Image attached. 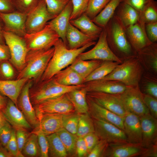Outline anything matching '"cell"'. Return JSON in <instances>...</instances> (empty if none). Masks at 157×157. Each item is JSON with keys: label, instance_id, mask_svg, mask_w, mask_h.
Instances as JSON below:
<instances>
[{"label": "cell", "instance_id": "cell-1", "mask_svg": "<svg viewBox=\"0 0 157 157\" xmlns=\"http://www.w3.org/2000/svg\"><path fill=\"white\" fill-rule=\"evenodd\" d=\"M108 44L113 53L122 62L136 56L127 38L125 27L114 15L104 28Z\"/></svg>", "mask_w": 157, "mask_h": 157}, {"label": "cell", "instance_id": "cell-2", "mask_svg": "<svg viewBox=\"0 0 157 157\" xmlns=\"http://www.w3.org/2000/svg\"><path fill=\"white\" fill-rule=\"evenodd\" d=\"M96 43L92 41L80 48L70 49L60 38L53 46V54L40 81L53 77L57 72L72 64L81 53Z\"/></svg>", "mask_w": 157, "mask_h": 157}, {"label": "cell", "instance_id": "cell-3", "mask_svg": "<svg viewBox=\"0 0 157 157\" xmlns=\"http://www.w3.org/2000/svg\"><path fill=\"white\" fill-rule=\"evenodd\" d=\"M53 47L47 49L28 51L24 67L18 73L16 79L27 78L35 83L39 82L51 58Z\"/></svg>", "mask_w": 157, "mask_h": 157}, {"label": "cell", "instance_id": "cell-4", "mask_svg": "<svg viewBox=\"0 0 157 157\" xmlns=\"http://www.w3.org/2000/svg\"><path fill=\"white\" fill-rule=\"evenodd\" d=\"M85 86L83 84L77 85L65 86L58 83L53 77L44 81H40L33 85L29 90V96L33 106L49 99L68 93Z\"/></svg>", "mask_w": 157, "mask_h": 157}, {"label": "cell", "instance_id": "cell-5", "mask_svg": "<svg viewBox=\"0 0 157 157\" xmlns=\"http://www.w3.org/2000/svg\"><path fill=\"white\" fill-rule=\"evenodd\" d=\"M144 71L136 56L123 61L102 79L117 81L127 86H134L139 85Z\"/></svg>", "mask_w": 157, "mask_h": 157}, {"label": "cell", "instance_id": "cell-6", "mask_svg": "<svg viewBox=\"0 0 157 157\" xmlns=\"http://www.w3.org/2000/svg\"><path fill=\"white\" fill-rule=\"evenodd\" d=\"M115 94L127 112L139 117L150 113L143 101L139 85L129 86L123 92Z\"/></svg>", "mask_w": 157, "mask_h": 157}, {"label": "cell", "instance_id": "cell-7", "mask_svg": "<svg viewBox=\"0 0 157 157\" xmlns=\"http://www.w3.org/2000/svg\"><path fill=\"white\" fill-rule=\"evenodd\" d=\"M3 33L5 43L10 53L9 60L19 73L25 66L26 58L28 51L26 42L23 37L11 32L3 30Z\"/></svg>", "mask_w": 157, "mask_h": 157}, {"label": "cell", "instance_id": "cell-8", "mask_svg": "<svg viewBox=\"0 0 157 157\" xmlns=\"http://www.w3.org/2000/svg\"><path fill=\"white\" fill-rule=\"evenodd\" d=\"M23 38L28 51L48 49L53 47L60 38L47 24L42 30L32 33H26Z\"/></svg>", "mask_w": 157, "mask_h": 157}, {"label": "cell", "instance_id": "cell-9", "mask_svg": "<svg viewBox=\"0 0 157 157\" xmlns=\"http://www.w3.org/2000/svg\"><path fill=\"white\" fill-rule=\"evenodd\" d=\"M33 107L36 116L45 114L65 115L75 112L74 106L67 93L47 100L33 106Z\"/></svg>", "mask_w": 157, "mask_h": 157}, {"label": "cell", "instance_id": "cell-10", "mask_svg": "<svg viewBox=\"0 0 157 157\" xmlns=\"http://www.w3.org/2000/svg\"><path fill=\"white\" fill-rule=\"evenodd\" d=\"M53 18L47 10L44 0H40L36 6L27 14L25 24L26 33H32L42 30Z\"/></svg>", "mask_w": 157, "mask_h": 157}, {"label": "cell", "instance_id": "cell-11", "mask_svg": "<svg viewBox=\"0 0 157 157\" xmlns=\"http://www.w3.org/2000/svg\"><path fill=\"white\" fill-rule=\"evenodd\" d=\"M98 40L90 50L81 53L76 58L84 60H111L121 63L122 61L117 57L109 48L106 40L105 30L103 29Z\"/></svg>", "mask_w": 157, "mask_h": 157}, {"label": "cell", "instance_id": "cell-12", "mask_svg": "<svg viewBox=\"0 0 157 157\" xmlns=\"http://www.w3.org/2000/svg\"><path fill=\"white\" fill-rule=\"evenodd\" d=\"M93 119L94 133L100 140H105L111 144L128 142L126 136L122 130L110 123Z\"/></svg>", "mask_w": 157, "mask_h": 157}, {"label": "cell", "instance_id": "cell-13", "mask_svg": "<svg viewBox=\"0 0 157 157\" xmlns=\"http://www.w3.org/2000/svg\"><path fill=\"white\" fill-rule=\"evenodd\" d=\"M86 96L101 106L124 117L127 112L115 94L99 92H87Z\"/></svg>", "mask_w": 157, "mask_h": 157}, {"label": "cell", "instance_id": "cell-14", "mask_svg": "<svg viewBox=\"0 0 157 157\" xmlns=\"http://www.w3.org/2000/svg\"><path fill=\"white\" fill-rule=\"evenodd\" d=\"M33 85V81L29 79L24 86L17 99V106L34 129L38 126L39 121L29 96V90Z\"/></svg>", "mask_w": 157, "mask_h": 157}, {"label": "cell", "instance_id": "cell-15", "mask_svg": "<svg viewBox=\"0 0 157 157\" xmlns=\"http://www.w3.org/2000/svg\"><path fill=\"white\" fill-rule=\"evenodd\" d=\"M148 148L143 147L141 143L127 142L117 144H109L104 157H140L147 151Z\"/></svg>", "mask_w": 157, "mask_h": 157}, {"label": "cell", "instance_id": "cell-16", "mask_svg": "<svg viewBox=\"0 0 157 157\" xmlns=\"http://www.w3.org/2000/svg\"><path fill=\"white\" fill-rule=\"evenodd\" d=\"M86 100L88 113L92 119L110 123L123 130L124 117L101 106L87 96Z\"/></svg>", "mask_w": 157, "mask_h": 157}, {"label": "cell", "instance_id": "cell-17", "mask_svg": "<svg viewBox=\"0 0 157 157\" xmlns=\"http://www.w3.org/2000/svg\"><path fill=\"white\" fill-rule=\"evenodd\" d=\"M39 124L31 132L37 135H47L56 133L63 128V115L57 114H45L36 116Z\"/></svg>", "mask_w": 157, "mask_h": 157}, {"label": "cell", "instance_id": "cell-18", "mask_svg": "<svg viewBox=\"0 0 157 157\" xmlns=\"http://www.w3.org/2000/svg\"><path fill=\"white\" fill-rule=\"evenodd\" d=\"M27 14L17 10L7 13H0L4 31L23 37L26 33L25 24Z\"/></svg>", "mask_w": 157, "mask_h": 157}, {"label": "cell", "instance_id": "cell-19", "mask_svg": "<svg viewBox=\"0 0 157 157\" xmlns=\"http://www.w3.org/2000/svg\"><path fill=\"white\" fill-rule=\"evenodd\" d=\"M126 33L131 45L136 53L152 43L148 38L145 24L138 22L125 27Z\"/></svg>", "mask_w": 157, "mask_h": 157}, {"label": "cell", "instance_id": "cell-20", "mask_svg": "<svg viewBox=\"0 0 157 157\" xmlns=\"http://www.w3.org/2000/svg\"><path fill=\"white\" fill-rule=\"evenodd\" d=\"M142 131L141 143L144 147L148 148L157 143V120L150 113L139 117Z\"/></svg>", "mask_w": 157, "mask_h": 157}, {"label": "cell", "instance_id": "cell-21", "mask_svg": "<svg viewBox=\"0 0 157 157\" xmlns=\"http://www.w3.org/2000/svg\"><path fill=\"white\" fill-rule=\"evenodd\" d=\"M87 92H99L117 94L124 91L129 87L119 81L100 79L84 83Z\"/></svg>", "mask_w": 157, "mask_h": 157}, {"label": "cell", "instance_id": "cell-22", "mask_svg": "<svg viewBox=\"0 0 157 157\" xmlns=\"http://www.w3.org/2000/svg\"><path fill=\"white\" fill-rule=\"evenodd\" d=\"M123 125L128 142L141 143L142 136L139 116L127 112L124 117Z\"/></svg>", "mask_w": 157, "mask_h": 157}, {"label": "cell", "instance_id": "cell-23", "mask_svg": "<svg viewBox=\"0 0 157 157\" xmlns=\"http://www.w3.org/2000/svg\"><path fill=\"white\" fill-rule=\"evenodd\" d=\"M72 8L71 1L69 0L63 10L47 23L57 33L67 46L66 34Z\"/></svg>", "mask_w": 157, "mask_h": 157}, {"label": "cell", "instance_id": "cell-24", "mask_svg": "<svg viewBox=\"0 0 157 157\" xmlns=\"http://www.w3.org/2000/svg\"><path fill=\"white\" fill-rule=\"evenodd\" d=\"M7 121L15 130L31 129L32 127L15 103L8 99L6 107L2 110Z\"/></svg>", "mask_w": 157, "mask_h": 157}, {"label": "cell", "instance_id": "cell-25", "mask_svg": "<svg viewBox=\"0 0 157 157\" xmlns=\"http://www.w3.org/2000/svg\"><path fill=\"white\" fill-rule=\"evenodd\" d=\"M144 71L157 76V43H152L137 53Z\"/></svg>", "mask_w": 157, "mask_h": 157}, {"label": "cell", "instance_id": "cell-26", "mask_svg": "<svg viewBox=\"0 0 157 157\" xmlns=\"http://www.w3.org/2000/svg\"><path fill=\"white\" fill-rule=\"evenodd\" d=\"M29 80L27 78L0 79V93L12 101L17 106L18 97L23 87Z\"/></svg>", "mask_w": 157, "mask_h": 157}, {"label": "cell", "instance_id": "cell-27", "mask_svg": "<svg viewBox=\"0 0 157 157\" xmlns=\"http://www.w3.org/2000/svg\"><path fill=\"white\" fill-rule=\"evenodd\" d=\"M70 23L81 32L93 38H98L103 29L94 23L85 13L74 19L70 20Z\"/></svg>", "mask_w": 157, "mask_h": 157}, {"label": "cell", "instance_id": "cell-28", "mask_svg": "<svg viewBox=\"0 0 157 157\" xmlns=\"http://www.w3.org/2000/svg\"><path fill=\"white\" fill-rule=\"evenodd\" d=\"M67 47L70 49H76L84 46L94 40L84 34L71 24L69 22L66 34Z\"/></svg>", "mask_w": 157, "mask_h": 157}, {"label": "cell", "instance_id": "cell-29", "mask_svg": "<svg viewBox=\"0 0 157 157\" xmlns=\"http://www.w3.org/2000/svg\"><path fill=\"white\" fill-rule=\"evenodd\" d=\"M126 27L138 22L140 14L131 6L124 2H120L114 15Z\"/></svg>", "mask_w": 157, "mask_h": 157}, {"label": "cell", "instance_id": "cell-30", "mask_svg": "<svg viewBox=\"0 0 157 157\" xmlns=\"http://www.w3.org/2000/svg\"><path fill=\"white\" fill-rule=\"evenodd\" d=\"M87 90L85 86L67 93L75 112L78 114L88 113V107L86 100Z\"/></svg>", "mask_w": 157, "mask_h": 157}, {"label": "cell", "instance_id": "cell-31", "mask_svg": "<svg viewBox=\"0 0 157 157\" xmlns=\"http://www.w3.org/2000/svg\"><path fill=\"white\" fill-rule=\"evenodd\" d=\"M53 77L58 83L65 86L83 84V79L69 66L57 72Z\"/></svg>", "mask_w": 157, "mask_h": 157}, {"label": "cell", "instance_id": "cell-32", "mask_svg": "<svg viewBox=\"0 0 157 157\" xmlns=\"http://www.w3.org/2000/svg\"><path fill=\"white\" fill-rule=\"evenodd\" d=\"M122 1V0H110L100 13L92 19V21L103 29L104 28L114 16L118 6Z\"/></svg>", "mask_w": 157, "mask_h": 157}, {"label": "cell", "instance_id": "cell-33", "mask_svg": "<svg viewBox=\"0 0 157 157\" xmlns=\"http://www.w3.org/2000/svg\"><path fill=\"white\" fill-rule=\"evenodd\" d=\"M103 61L97 60H84L76 58L69 66L74 70L84 81Z\"/></svg>", "mask_w": 157, "mask_h": 157}, {"label": "cell", "instance_id": "cell-34", "mask_svg": "<svg viewBox=\"0 0 157 157\" xmlns=\"http://www.w3.org/2000/svg\"><path fill=\"white\" fill-rule=\"evenodd\" d=\"M139 85L142 93L157 99V76L144 71Z\"/></svg>", "mask_w": 157, "mask_h": 157}, {"label": "cell", "instance_id": "cell-35", "mask_svg": "<svg viewBox=\"0 0 157 157\" xmlns=\"http://www.w3.org/2000/svg\"><path fill=\"white\" fill-rule=\"evenodd\" d=\"M119 64L118 62L111 60L103 61L98 67L84 79L83 83L92 81L102 79L110 73Z\"/></svg>", "mask_w": 157, "mask_h": 157}, {"label": "cell", "instance_id": "cell-36", "mask_svg": "<svg viewBox=\"0 0 157 157\" xmlns=\"http://www.w3.org/2000/svg\"><path fill=\"white\" fill-rule=\"evenodd\" d=\"M46 137L49 144V156L66 157L67 156L65 148L56 133Z\"/></svg>", "mask_w": 157, "mask_h": 157}, {"label": "cell", "instance_id": "cell-37", "mask_svg": "<svg viewBox=\"0 0 157 157\" xmlns=\"http://www.w3.org/2000/svg\"><path fill=\"white\" fill-rule=\"evenodd\" d=\"M22 153L24 157H41L37 134L31 133L22 149Z\"/></svg>", "mask_w": 157, "mask_h": 157}, {"label": "cell", "instance_id": "cell-38", "mask_svg": "<svg viewBox=\"0 0 157 157\" xmlns=\"http://www.w3.org/2000/svg\"><path fill=\"white\" fill-rule=\"evenodd\" d=\"M65 147L67 155L76 152V144L78 137L69 132L63 128L56 133Z\"/></svg>", "mask_w": 157, "mask_h": 157}, {"label": "cell", "instance_id": "cell-39", "mask_svg": "<svg viewBox=\"0 0 157 157\" xmlns=\"http://www.w3.org/2000/svg\"><path fill=\"white\" fill-rule=\"evenodd\" d=\"M94 132L93 119L88 113L80 114L76 135L78 137H83L87 134Z\"/></svg>", "mask_w": 157, "mask_h": 157}, {"label": "cell", "instance_id": "cell-40", "mask_svg": "<svg viewBox=\"0 0 157 157\" xmlns=\"http://www.w3.org/2000/svg\"><path fill=\"white\" fill-rule=\"evenodd\" d=\"M139 22L144 24L157 22V2L152 0L140 14Z\"/></svg>", "mask_w": 157, "mask_h": 157}, {"label": "cell", "instance_id": "cell-41", "mask_svg": "<svg viewBox=\"0 0 157 157\" xmlns=\"http://www.w3.org/2000/svg\"><path fill=\"white\" fill-rule=\"evenodd\" d=\"M79 116L80 114H78L76 112L63 115V128L71 133L76 135Z\"/></svg>", "mask_w": 157, "mask_h": 157}, {"label": "cell", "instance_id": "cell-42", "mask_svg": "<svg viewBox=\"0 0 157 157\" xmlns=\"http://www.w3.org/2000/svg\"><path fill=\"white\" fill-rule=\"evenodd\" d=\"M110 0H90L85 13L91 20L104 8Z\"/></svg>", "mask_w": 157, "mask_h": 157}, {"label": "cell", "instance_id": "cell-43", "mask_svg": "<svg viewBox=\"0 0 157 157\" xmlns=\"http://www.w3.org/2000/svg\"><path fill=\"white\" fill-rule=\"evenodd\" d=\"M48 12L54 18L64 9L69 0H44Z\"/></svg>", "mask_w": 157, "mask_h": 157}, {"label": "cell", "instance_id": "cell-44", "mask_svg": "<svg viewBox=\"0 0 157 157\" xmlns=\"http://www.w3.org/2000/svg\"><path fill=\"white\" fill-rule=\"evenodd\" d=\"M40 0H13L16 10L28 14L37 5Z\"/></svg>", "mask_w": 157, "mask_h": 157}, {"label": "cell", "instance_id": "cell-45", "mask_svg": "<svg viewBox=\"0 0 157 157\" xmlns=\"http://www.w3.org/2000/svg\"><path fill=\"white\" fill-rule=\"evenodd\" d=\"M13 67L9 60L0 61V79L13 80L15 75Z\"/></svg>", "mask_w": 157, "mask_h": 157}, {"label": "cell", "instance_id": "cell-46", "mask_svg": "<svg viewBox=\"0 0 157 157\" xmlns=\"http://www.w3.org/2000/svg\"><path fill=\"white\" fill-rule=\"evenodd\" d=\"M90 0H71L72 10L70 20L74 19L85 13Z\"/></svg>", "mask_w": 157, "mask_h": 157}, {"label": "cell", "instance_id": "cell-47", "mask_svg": "<svg viewBox=\"0 0 157 157\" xmlns=\"http://www.w3.org/2000/svg\"><path fill=\"white\" fill-rule=\"evenodd\" d=\"M109 144L106 141L100 140L92 150L88 154L87 157H104Z\"/></svg>", "mask_w": 157, "mask_h": 157}, {"label": "cell", "instance_id": "cell-48", "mask_svg": "<svg viewBox=\"0 0 157 157\" xmlns=\"http://www.w3.org/2000/svg\"><path fill=\"white\" fill-rule=\"evenodd\" d=\"M13 157H24L21 152L19 151L16 137V131L13 129L11 137L5 147Z\"/></svg>", "mask_w": 157, "mask_h": 157}, {"label": "cell", "instance_id": "cell-49", "mask_svg": "<svg viewBox=\"0 0 157 157\" xmlns=\"http://www.w3.org/2000/svg\"><path fill=\"white\" fill-rule=\"evenodd\" d=\"M142 94L143 101L150 114L157 119V99L149 95Z\"/></svg>", "mask_w": 157, "mask_h": 157}, {"label": "cell", "instance_id": "cell-50", "mask_svg": "<svg viewBox=\"0 0 157 157\" xmlns=\"http://www.w3.org/2000/svg\"><path fill=\"white\" fill-rule=\"evenodd\" d=\"M13 129L8 122L0 129V142L3 147H5L9 141Z\"/></svg>", "mask_w": 157, "mask_h": 157}, {"label": "cell", "instance_id": "cell-51", "mask_svg": "<svg viewBox=\"0 0 157 157\" xmlns=\"http://www.w3.org/2000/svg\"><path fill=\"white\" fill-rule=\"evenodd\" d=\"M16 137L19 151L22 153V149L31 133L27 130L24 129H18L15 130Z\"/></svg>", "mask_w": 157, "mask_h": 157}, {"label": "cell", "instance_id": "cell-52", "mask_svg": "<svg viewBox=\"0 0 157 157\" xmlns=\"http://www.w3.org/2000/svg\"><path fill=\"white\" fill-rule=\"evenodd\" d=\"M145 28L147 36L152 43L157 42V22L145 24Z\"/></svg>", "mask_w": 157, "mask_h": 157}, {"label": "cell", "instance_id": "cell-53", "mask_svg": "<svg viewBox=\"0 0 157 157\" xmlns=\"http://www.w3.org/2000/svg\"><path fill=\"white\" fill-rule=\"evenodd\" d=\"M152 0H122V1L128 4L141 13Z\"/></svg>", "mask_w": 157, "mask_h": 157}, {"label": "cell", "instance_id": "cell-54", "mask_svg": "<svg viewBox=\"0 0 157 157\" xmlns=\"http://www.w3.org/2000/svg\"><path fill=\"white\" fill-rule=\"evenodd\" d=\"M37 135L40 149L41 157H49V144L46 136L42 134Z\"/></svg>", "mask_w": 157, "mask_h": 157}, {"label": "cell", "instance_id": "cell-55", "mask_svg": "<svg viewBox=\"0 0 157 157\" xmlns=\"http://www.w3.org/2000/svg\"><path fill=\"white\" fill-rule=\"evenodd\" d=\"M76 153L78 157L88 155V148L83 137H78L76 144Z\"/></svg>", "mask_w": 157, "mask_h": 157}, {"label": "cell", "instance_id": "cell-56", "mask_svg": "<svg viewBox=\"0 0 157 157\" xmlns=\"http://www.w3.org/2000/svg\"><path fill=\"white\" fill-rule=\"evenodd\" d=\"M83 138L87 147L88 154L100 139L94 132L90 133Z\"/></svg>", "mask_w": 157, "mask_h": 157}, {"label": "cell", "instance_id": "cell-57", "mask_svg": "<svg viewBox=\"0 0 157 157\" xmlns=\"http://www.w3.org/2000/svg\"><path fill=\"white\" fill-rule=\"evenodd\" d=\"M15 10L13 0H0V13H7Z\"/></svg>", "mask_w": 157, "mask_h": 157}, {"label": "cell", "instance_id": "cell-58", "mask_svg": "<svg viewBox=\"0 0 157 157\" xmlns=\"http://www.w3.org/2000/svg\"><path fill=\"white\" fill-rule=\"evenodd\" d=\"M9 48L6 44L0 43V61L9 60L10 58Z\"/></svg>", "mask_w": 157, "mask_h": 157}, {"label": "cell", "instance_id": "cell-59", "mask_svg": "<svg viewBox=\"0 0 157 157\" xmlns=\"http://www.w3.org/2000/svg\"><path fill=\"white\" fill-rule=\"evenodd\" d=\"M140 157H157V143L153 144L148 148L146 151Z\"/></svg>", "mask_w": 157, "mask_h": 157}, {"label": "cell", "instance_id": "cell-60", "mask_svg": "<svg viewBox=\"0 0 157 157\" xmlns=\"http://www.w3.org/2000/svg\"><path fill=\"white\" fill-rule=\"evenodd\" d=\"M13 156L6 148L0 145V157H13Z\"/></svg>", "mask_w": 157, "mask_h": 157}, {"label": "cell", "instance_id": "cell-61", "mask_svg": "<svg viewBox=\"0 0 157 157\" xmlns=\"http://www.w3.org/2000/svg\"><path fill=\"white\" fill-rule=\"evenodd\" d=\"M8 100L5 96L0 93V110H2L6 107Z\"/></svg>", "mask_w": 157, "mask_h": 157}, {"label": "cell", "instance_id": "cell-62", "mask_svg": "<svg viewBox=\"0 0 157 157\" xmlns=\"http://www.w3.org/2000/svg\"><path fill=\"white\" fill-rule=\"evenodd\" d=\"M4 30V26L3 22L0 17V43L6 44L4 39L3 31Z\"/></svg>", "mask_w": 157, "mask_h": 157}, {"label": "cell", "instance_id": "cell-63", "mask_svg": "<svg viewBox=\"0 0 157 157\" xmlns=\"http://www.w3.org/2000/svg\"><path fill=\"white\" fill-rule=\"evenodd\" d=\"M8 122L1 110H0V129Z\"/></svg>", "mask_w": 157, "mask_h": 157}, {"label": "cell", "instance_id": "cell-64", "mask_svg": "<svg viewBox=\"0 0 157 157\" xmlns=\"http://www.w3.org/2000/svg\"><path fill=\"white\" fill-rule=\"evenodd\" d=\"M1 144V143H0V145Z\"/></svg>", "mask_w": 157, "mask_h": 157}]
</instances>
